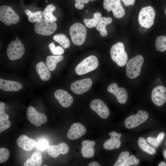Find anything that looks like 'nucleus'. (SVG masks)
<instances>
[{"label": "nucleus", "instance_id": "nucleus-1", "mask_svg": "<svg viewBox=\"0 0 166 166\" xmlns=\"http://www.w3.org/2000/svg\"><path fill=\"white\" fill-rule=\"evenodd\" d=\"M87 29L82 24L76 23L69 29V34L72 42L75 45H81L85 42L87 35Z\"/></svg>", "mask_w": 166, "mask_h": 166}, {"label": "nucleus", "instance_id": "nucleus-2", "mask_svg": "<svg viewBox=\"0 0 166 166\" xmlns=\"http://www.w3.org/2000/svg\"><path fill=\"white\" fill-rule=\"evenodd\" d=\"M110 55L113 61L120 66H124L127 63L128 56L125 51L124 45L122 42H117L112 46Z\"/></svg>", "mask_w": 166, "mask_h": 166}, {"label": "nucleus", "instance_id": "nucleus-3", "mask_svg": "<svg viewBox=\"0 0 166 166\" xmlns=\"http://www.w3.org/2000/svg\"><path fill=\"white\" fill-rule=\"evenodd\" d=\"M144 61V58L140 55H136L129 60L126 67L127 77L133 79L138 77L140 73Z\"/></svg>", "mask_w": 166, "mask_h": 166}, {"label": "nucleus", "instance_id": "nucleus-4", "mask_svg": "<svg viewBox=\"0 0 166 166\" xmlns=\"http://www.w3.org/2000/svg\"><path fill=\"white\" fill-rule=\"evenodd\" d=\"M98 64L97 57L91 55L81 62L76 67L75 71L78 75H84L96 69Z\"/></svg>", "mask_w": 166, "mask_h": 166}, {"label": "nucleus", "instance_id": "nucleus-5", "mask_svg": "<svg viewBox=\"0 0 166 166\" xmlns=\"http://www.w3.org/2000/svg\"><path fill=\"white\" fill-rule=\"evenodd\" d=\"M57 28V24L54 22L42 18L35 23L34 28L37 34L47 36L53 34Z\"/></svg>", "mask_w": 166, "mask_h": 166}, {"label": "nucleus", "instance_id": "nucleus-6", "mask_svg": "<svg viewBox=\"0 0 166 166\" xmlns=\"http://www.w3.org/2000/svg\"><path fill=\"white\" fill-rule=\"evenodd\" d=\"M156 14L153 8L150 6L142 8L140 10L138 20L141 26L150 28L154 24Z\"/></svg>", "mask_w": 166, "mask_h": 166}, {"label": "nucleus", "instance_id": "nucleus-7", "mask_svg": "<svg viewBox=\"0 0 166 166\" xmlns=\"http://www.w3.org/2000/svg\"><path fill=\"white\" fill-rule=\"evenodd\" d=\"M25 51L24 46L21 41L16 37V39L11 42L7 49V54L11 60L20 58L23 55Z\"/></svg>", "mask_w": 166, "mask_h": 166}, {"label": "nucleus", "instance_id": "nucleus-8", "mask_svg": "<svg viewBox=\"0 0 166 166\" xmlns=\"http://www.w3.org/2000/svg\"><path fill=\"white\" fill-rule=\"evenodd\" d=\"M20 20L19 16L10 6H2L0 7V20L7 25L18 23Z\"/></svg>", "mask_w": 166, "mask_h": 166}, {"label": "nucleus", "instance_id": "nucleus-9", "mask_svg": "<svg viewBox=\"0 0 166 166\" xmlns=\"http://www.w3.org/2000/svg\"><path fill=\"white\" fill-rule=\"evenodd\" d=\"M148 117V114L146 111L140 110L136 114L131 115L126 119L125 127L128 129L135 128L145 121Z\"/></svg>", "mask_w": 166, "mask_h": 166}, {"label": "nucleus", "instance_id": "nucleus-10", "mask_svg": "<svg viewBox=\"0 0 166 166\" xmlns=\"http://www.w3.org/2000/svg\"><path fill=\"white\" fill-rule=\"evenodd\" d=\"M103 7L108 12L112 11L114 17L117 18H122L125 14L121 0H104Z\"/></svg>", "mask_w": 166, "mask_h": 166}, {"label": "nucleus", "instance_id": "nucleus-11", "mask_svg": "<svg viewBox=\"0 0 166 166\" xmlns=\"http://www.w3.org/2000/svg\"><path fill=\"white\" fill-rule=\"evenodd\" d=\"M26 115L28 120L36 127L40 126L48 121L47 118L44 114L39 113L32 106L28 108Z\"/></svg>", "mask_w": 166, "mask_h": 166}, {"label": "nucleus", "instance_id": "nucleus-12", "mask_svg": "<svg viewBox=\"0 0 166 166\" xmlns=\"http://www.w3.org/2000/svg\"><path fill=\"white\" fill-rule=\"evenodd\" d=\"M92 85V80L86 78L73 82L70 87L71 90L74 93L80 95L88 91Z\"/></svg>", "mask_w": 166, "mask_h": 166}, {"label": "nucleus", "instance_id": "nucleus-13", "mask_svg": "<svg viewBox=\"0 0 166 166\" xmlns=\"http://www.w3.org/2000/svg\"><path fill=\"white\" fill-rule=\"evenodd\" d=\"M91 109L102 118L107 119L109 115V109L107 105L101 100L95 99L90 104Z\"/></svg>", "mask_w": 166, "mask_h": 166}, {"label": "nucleus", "instance_id": "nucleus-14", "mask_svg": "<svg viewBox=\"0 0 166 166\" xmlns=\"http://www.w3.org/2000/svg\"><path fill=\"white\" fill-rule=\"evenodd\" d=\"M151 99L153 103L158 106L163 105L166 101V88L162 85L155 88L152 93Z\"/></svg>", "mask_w": 166, "mask_h": 166}, {"label": "nucleus", "instance_id": "nucleus-15", "mask_svg": "<svg viewBox=\"0 0 166 166\" xmlns=\"http://www.w3.org/2000/svg\"><path fill=\"white\" fill-rule=\"evenodd\" d=\"M108 92L113 94L118 102L120 104H125L128 99V93L126 90L123 88H119L115 83L110 84L108 87Z\"/></svg>", "mask_w": 166, "mask_h": 166}, {"label": "nucleus", "instance_id": "nucleus-16", "mask_svg": "<svg viewBox=\"0 0 166 166\" xmlns=\"http://www.w3.org/2000/svg\"><path fill=\"white\" fill-rule=\"evenodd\" d=\"M54 95L55 98L63 107L68 108L69 107L73 102V97L65 90L57 89L55 91Z\"/></svg>", "mask_w": 166, "mask_h": 166}, {"label": "nucleus", "instance_id": "nucleus-17", "mask_svg": "<svg viewBox=\"0 0 166 166\" xmlns=\"http://www.w3.org/2000/svg\"><path fill=\"white\" fill-rule=\"evenodd\" d=\"M85 127L79 123H75L72 125L67 133V138L71 140H75L81 137L86 132Z\"/></svg>", "mask_w": 166, "mask_h": 166}, {"label": "nucleus", "instance_id": "nucleus-18", "mask_svg": "<svg viewBox=\"0 0 166 166\" xmlns=\"http://www.w3.org/2000/svg\"><path fill=\"white\" fill-rule=\"evenodd\" d=\"M110 138L106 141L103 144L104 148L107 150H112L114 148L118 149L120 147V138L121 134L112 131L109 133Z\"/></svg>", "mask_w": 166, "mask_h": 166}, {"label": "nucleus", "instance_id": "nucleus-19", "mask_svg": "<svg viewBox=\"0 0 166 166\" xmlns=\"http://www.w3.org/2000/svg\"><path fill=\"white\" fill-rule=\"evenodd\" d=\"M69 147L65 143L58 145L49 146L47 149L48 154L52 157L56 158L60 154H65L69 151Z\"/></svg>", "mask_w": 166, "mask_h": 166}, {"label": "nucleus", "instance_id": "nucleus-20", "mask_svg": "<svg viewBox=\"0 0 166 166\" xmlns=\"http://www.w3.org/2000/svg\"><path fill=\"white\" fill-rule=\"evenodd\" d=\"M16 143L19 147L26 151H31L37 145L35 140L25 135L19 136L17 140Z\"/></svg>", "mask_w": 166, "mask_h": 166}, {"label": "nucleus", "instance_id": "nucleus-21", "mask_svg": "<svg viewBox=\"0 0 166 166\" xmlns=\"http://www.w3.org/2000/svg\"><path fill=\"white\" fill-rule=\"evenodd\" d=\"M22 87L19 82L0 78V89L6 91H17Z\"/></svg>", "mask_w": 166, "mask_h": 166}, {"label": "nucleus", "instance_id": "nucleus-22", "mask_svg": "<svg viewBox=\"0 0 166 166\" xmlns=\"http://www.w3.org/2000/svg\"><path fill=\"white\" fill-rule=\"evenodd\" d=\"M35 69L42 80L47 81L50 78L51 74L50 70L44 62L42 61L38 63L36 65Z\"/></svg>", "mask_w": 166, "mask_h": 166}, {"label": "nucleus", "instance_id": "nucleus-23", "mask_svg": "<svg viewBox=\"0 0 166 166\" xmlns=\"http://www.w3.org/2000/svg\"><path fill=\"white\" fill-rule=\"evenodd\" d=\"M42 156L38 152H35L28 159L24 164V166H40L42 164Z\"/></svg>", "mask_w": 166, "mask_h": 166}, {"label": "nucleus", "instance_id": "nucleus-24", "mask_svg": "<svg viewBox=\"0 0 166 166\" xmlns=\"http://www.w3.org/2000/svg\"><path fill=\"white\" fill-rule=\"evenodd\" d=\"M112 22V19L110 17H102L101 18L97 26L96 29L100 32V34L101 36L104 37L107 35L106 26L111 23Z\"/></svg>", "mask_w": 166, "mask_h": 166}, {"label": "nucleus", "instance_id": "nucleus-25", "mask_svg": "<svg viewBox=\"0 0 166 166\" xmlns=\"http://www.w3.org/2000/svg\"><path fill=\"white\" fill-rule=\"evenodd\" d=\"M63 59V57L61 55L48 56L46 63L49 70L51 71H54L56 68L57 64L62 61Z\"/></svg>", "mask_w": 166, "mask_h": 166}, {"label": "nucleus", "instance_id": "nucleus-26", "mask_svg": "<svg viewBox=\"0 0 166 166\" xmlns=\"http://www.w3.org/2000/svg\"><path fill=\"white\" fill-rule=\"evenodd\" d=\"M138 144L140 148L144 152L151 155L156 153L155 149L149 145L144 138L140 137L138 141Z\"/></svg>", "mask_w": 166, "mask_h": 166}, {"label": "nucleus", "instance_id": "nucleus-27", "mask_svg": "<svg viewBox=\"0 0 166 166\" xmlns=\"http://www.w3.org/2000/svg\"><path fill=\"white\" fill-rule=\"evenodd\" d=\"M24 12L28 16L29 21L32 23L36 22L38 21L42 18L43 15V12L41 11L33 12L28 9H26Z\"/></svg>", "mask_w": 166, "mask_h": 166}, {"label": "nucleus", "instance_id": "nucleus-28", "mask_svg": "<svg viewBox=\"0 0 166 166\" xmlns=\"http://www.w3.org/2000/svg\"><path fill=\"white\" fill-rule=\"evenodd\" d=\"M53 39L58 42L64 49L69 48L70 45V42L67 37L64 34H55L53 37Z\"/></svg>", "mask_w": 166, "mask_h": 166}, {"label": "nucleus", "instance_id": "nucleus-29", "mask_svg": "<svg viewBox=\"0 0 166 166\" xmlns=\"http://www.w3.org/2000/svg\"><path fill=\"white\" fill-rule=\"evenodd\" d=\"M102 17L101 14L99 12L94 13L93 17L92 19H85L83 20L85 25L89 28L95 27L98 24Z\"/></svg>", "mask_w": 166, "mask_h": 166}, {"label": "nucleus", "instance_id": "nucleus-30", "mask_svg": "<svg viewBox=\"0 0 166 166\" xmlns=\"http://www.w3.org/2000/svg\"><path fill=\"white\" fill-rule=\"evenodd\" d=\"M55 10L56 7L53 5L51 4L47 5L43 12L44 18L53 22L56 21L57 18L53 14Z\"/></svg>", "mask_w": 166, "mask_h": 166}, {"label": "nucleus", "instance_id": "nucleus-31", "mask_svg": "<svg viewBox=\"0 0 166 166\" xmlns=\"http://www.w3.org/2000/svg\"><path fill=\"white\" fill-rule=\"evenodd\" d=\"M156 49L164 52L166 51V37L160 36L157 38L155 42Z\"/></svg>", "mask_w": 166, "mask_h": 166}, {"label": "nucleus", "instance_id": "nucleus-32", "mask_svg": "<svg viewBox=\"0 0 166 166\" xmlns=\"http://www.w3.org/2000/svg\"><path fill=\"white\" fill-rule=\"evenodd\" d=\"M129 155L128 151H123L120 154L119 157L114 166H124V165Z\"/></svg>", "mask_w": 166, "mask_h": 166}, {"label": "nucleus", "instance_id": "nucleus-33", "mask_svg": "<svg viewBox=\"0 0 166 166\" xmlns=\"http://www.w3.org/2000/svg\"><path fill=\"white\" fill-rule=\"evenodd\" d=\"M48 47L51 52L53 55H61L64 53V50L63 48L60 46H56L53 42L50 43Z\"/></svg>", "mask_w": 166, "mask_h": 166}, {"label": "nucleus", "instance_id": "nucleus-34", "mask_svg": "<svg viewBox=\"0 0 166 166\" xmlns=\"http://www.w3.org/2000/svg\"><path fill=\"white\" fill-rule=\"evenodd\" d=\"M81 152L82 156L85 158H92L94 154V149L92 147L82 146Z\"/></svg>", "mask_w": 166, "mask_h": 166}, {"label": "nucleus", "instance_id": "nucleus-35", "mask_svg": "<svg viewBox=\"0 0 166 166\" xmlns=\"http://www.w3.org/2000/svg\"><path fill=\"white\" fill-rule=\"evenodd\" d=\"M10 156L9 150L4 148H0V163H2L6 161Z\"/></svg>", "mask_w": 166, "mask_h": 166}, {"label": "nucleus", "instance_id": "nucleus-36", "mask_svg": "<svg viewBox=\"0 0 166 166\" xmlns=\"http://www.w3.org/2000/svg\"><path fill=\"white\" fill-rule=\"evenodd\" d=\"M49 146L47 141L45 139H42L38 142L36 147L38 150L43 151L47 149Z\"/></svg>", "mask_w": 166, "mask_h": 166}, {"label": "nucleus", "instance_id": "nucleus-37", "mask_svg": "<svg viewBox=\"0 0 166 166\" xmlns=\"http://www.w3.org/2000/svg\"><path fill=\"white\" fill-rule=\"evenodd\" d=\"M139 162L138 159L136 158L133 155H131L128 157L124 166H129L132 165H136Z\"/></svg>", "mask_w": 166, "mask_h": 166}, {"label": "nucleus", "instance_id": "nucleus-38", "mask_svg": "<svg viewBox=\"0 0 166 166\" xmlns=\"http://www.w3.org/2000/svg\"><path fill=\"white\" fill-rule=\"evenodd\" d=\"M5 105L2 102H0V120H8L9 117L4 111Z\"/></svg>", "mask_w": 166, "mask_h": 166}, {"label": "nucleus", "instance_id": "nucleus-39", "mask_svg": "<svg viewBox=\"0 0 166 166\" xmlns=\"http://www.w3.org/2000/svg\"><path fill=\"white\" fill-rule=\"evenodd\" d=\"M11 122L8 120H0V132L9 128L10 126Z\"/></svg>", "mask_w": 166, "mask_h": 166}, {"label": "nucleus", "instance_id": "nucleus-40", "mask_svg": "<svg viewBox=\"0 0 166 166\" xmlns=\"http://www.w3.org/2000/svg\"><path fill=\"white\" fill-rule=\"evenodd\" d=\"M146 140L151 145L155 148H157L160 144L158 142L156 138L152 137H148Z\"/></svg>", "mask_w": 166, "mask_h": 166}, {"label": "nucleus", "instance_id": "nucleus-41", "mask_svg": "<svg viewBox=\"0 0 166 166\" xmlns=\"http://www.w3.org/2000/svg\"><path fill=\"white\" fill-rule=\"evenodd\" d=\"M95 144V142L94 141L89 140H83L82 143L83 147H93Z\"/></svg>", "mask_w": 166, "mask_h": 166}, {"label": "nucleus", "instance_id": "nucleus-42", "mask_svg": "<svg viewBox=\"0 0 166 166\" xmlns=\"http://www.w3.org/2000/svg\"><path fill=\"white\" fill-rule=\"evenodd\" d=\"M165 136V134L163 132H160L156 137L158 143L160 144Z\"/></svg>", "mask_w": 166, "mask_h": 166}, {"label": "nucleus", "instance_id": "nucleus-43", "mask_svg": "<svg viewBox=\"0 0 166 166\" xmlns=\"http://www.w3.org/2000/svg\"><path fill=\"white\" fill-rule=\"evenodd\" d=\"M124 5L126 6L133 5L135 0H122Z\"/></svg>", "mask_w": 166, "mask_h": 166}, {"label": "nucleus", "instance_id": "nucleus-44", "mask_svg": "<svg viewBox=\"0 0 166 166\" xmlns=\"http://www.w3.org/2000/svg\"><path fill=\"white\" fill-rule=\"evenodd\" d=\"M84 4L79 2H75V6L77 9L82 10L84 7Z\"/></svg>", "mask_w": 166, "mask_h": 166}, {"label": "nucleus", "instance_id": "nucleus-45", "mask_svg": "<svg viewBox=\"0 0 166 166\" xmlns=\"http://www.w3.org/2000/svg\"><path fill=\"white\" fill-rule=\"evenodd\" d=\"M147 28L144 26H140L139 28V30L141 33L144 34L147 32Z\"/></svg>", "mask_w": 166, "mask_h": 166}, {"label": "nucleus", "instance_id": "nucleus-46", "mask_svg": "<svg viewBox=\"0 0 166 166\" xmlns=\"http://www.w3.org/2000/svg\"><path fill=\"white\" fill-rule=\"evenodd\" d=\"M100 165L97 162L93 161L90 163L88 165V166H100Z\"/></svg>", "mask_w": 166, "mask_h": 166}, {"label": "nucleus", "instance_id": "nucleus-47", "mask_svg": "<svg viewBox=\"0 0 166 166\" xmlns=\"http://www.w3.org/2000/svg\"><path fill=\"white\" fill-rule=\"evenodd\" d=\"M90 0H78L75 2H79L83 3H88Z\"/></svg>", "mask_w": 166, "mask_h": 166}, {"label": "nucleus", "instance_id": "nucleus-48", "mask_svg": "<svg viewBox=\"0 0 166 166\" xmlns=\"http://www.w3.org/2000/svg\"><path fill=\"white\" fill-rule=\"evenodd\" d=\"M158 166H166V164L164 162H162L158 165Z\"/></svg>", "mask_w": 166, "mask_h": 166}, {"label": "nucleus", "instance_id": "nucleus-49", "mask_svg": "<svg viewBox=\"0 0 166 166\" xmlns=\"http://www.w3.org/2000/svg\"><path fill=\"white\" fill-rule=\"evenodd\" d=\"M163 155L164 157L166 159V150H164L163 152Z\"/></svg>", "mask_w": 166, "mask_h": 166}, {"label": "nucleus", "instance_id": "nucleus-50", "mask_svg": "<svg viewBox=\"0 0 166 166\" xmlns=\"http://www.w3.org/2000/svg\"><path fill=\"white\" fill-rule=\"evenodd\" d=\"M165 14L166 15V9L165 10Z\"/></svg>", "mask_w": 166, "mask_h": 166}, {"label": "nucleus", "instance_id": "nucleus-51", "mask_svg": "<svg viewBox=\"0 0 166 166\" xmlns=\"http://www.w3.org/2000/svg\"><path fill=\"white\" fill-rule=\"evenodd\" d=\"M91 1H95V0H90Z\"/></svg>", "mask_w": 166, "mask_h": 166}, {"label": "nucleus", "instance_id": "nucleus-52", "mask_svg": "<svg viewBox=\"0 0 166 166\" xmlns=\"http://www.w3.org/2000/svg\"><path fill=\"white\" fill-rule=\"evenodd\" d=\"M47 166V165H43V166Z\"/></svg>", "mask_w": 166, "mask_h": 166}, {"label": "nucleus", "instance_id": "nucleus-53", "mask_svg": "<svg viewBox=\"0 0 166 166\" xmlns=\"http://www.w3.org/2000/svg\"><path fill=\"white\" fill-rule=\"evenodd\" d=\"M45 2H47V1H45Z\"/></svg>", "mask_w": 166, "mask_h": 166}, {"label": "nucleus", "instance_id": "nucleus-54", "mask_svg": "<svg viewBox=\"0 0 166 166\" xmlns=\"http://www.w3.org/2000/svg\"><path fill=\"white\" fill-rule=\"evenodd\" d=\"M75 0V1H77L78 0Z\"/></svg>", "mask_w": 166, "mask_h": 166}, {"label": "nucleus", "instance_id": "nucleus-55", "mask_svg": "<svg viewBox=\"0 0 166 166\" xmlns=\"http://www.w3.org/2000/svg\"></svg>", "mask_w": 166, "mask_h": 166}]
</instances>
